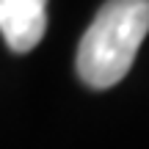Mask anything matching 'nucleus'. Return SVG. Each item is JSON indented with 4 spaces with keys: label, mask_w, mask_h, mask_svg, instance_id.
<instances>
[{
    "label": "nucleus",
    "mask_w": 149,
    "mask_h": 149,
    "mask_svg": "<svg viewBox=\"0 0 149 149\" xmlns=\"http://www.w3.org/2000/svg\"><path fill=\"white\" fill-rule=\"evenodd\" d=\"M47 31V0H0V36L11 53H31Z\"/></svg>",
    "instance_id": "2"
},
{
    "label": "nucleus",
    "mask_w": 149,
    "mask_h": 149,
    "mask_svg": "<svg viewBox=\"0 0 149 149\" xmlns=\"http://www.w3.org/2000/svg\"><path fill=\"white\" fill-rule=\"evenodd\" d=\"M149 33V0H105L77 44V77L111 88L130 72Z\"/></svg>",
    "instance_id": "1"
}]
</instances>
